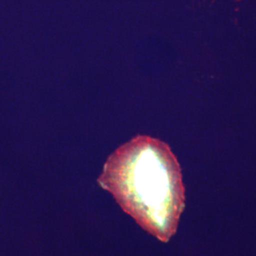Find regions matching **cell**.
Returning a JSON list of instances; mask_svg holds the SVG:
<instances>
[{"label": "cell", "mask_w": 256, "mask_h": 256, "mask_svg": "<svg viewBox=\"0 0 256 256\" xmlns=\"http://www.w3.org/2000/svg\"><path fill=\"white\" fill-rule=\"evenodd\" d=\"M98 183L148 234L167 243L185 208L180 165L160 140L138 135L108 156Z\"/></svg>", "instance_id": "obj_1"}]
</instances>
